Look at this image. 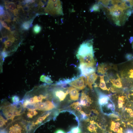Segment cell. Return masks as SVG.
I'll list each match as a JSON object with an SVG mask.
<instances>
[{"label": "cell", "mask_w": 133, "mask_h": 133, "mask_svg": "<svg viewBox=\"0 0 133 133\" xmlns=\"http://www.w3.org/2000/svg\"><path fill=\"white\" fill-rule=\"evenodd\" d=\"M113 5L108 8L109 14L116 25L120 26L123 23L132 13L131 7L124 5L120 0H112Z\"/></svg>", "instance_id": "6da1fadb"}, {"label": "cell", "mask_w": 133, "mask_h": 133, "mask_svg": "<svg viewBox=\"0 0 133 133\" xmlns=\"http://www.w3.org/2000/svg\"><path fill=\"white\" fill-rule=\"evenodd\" d=\"M1 115L7 120H14L15 117L22 115L25 108L20 102L16 104H10L7 101H3L0 108Z\"/></svg>", "instance_id": "7a4b0ae2"}, {"label": "cell", "mask_w": 133, "mask_h": 133, "mask_svg": "<svg viewBox=\"0 0 133 133\" xmlns=\"http://www.w3.org/2000/svg\"><path fill=\"white\" fill-rule=\"evenodd\" d=\"M0 133H28V123L20 117L9 123Z\"/></svg>", "instance_id": "3957f363"}, {"label": "cell", "mask_w": 133, "mask_h": 133, "mask_svg": "<svg viewBox=\"0 0 133 133\" xmlns=\"http://www.w3.org/2000/svg\"><path fill=\"white\" fill-rule=\"evenodd\" d=\"M45 14L51 15H63V9L61 1L60 0H49L45 8Z\"/></svg>", "instance_id": "277c9868"}, {"label": "cell", "mask_w": 133, "mask_h": 133, "mask_svg": "<svg viewBox=\"0 0 133 133\" xmlns=\"http://www.w3.org/2000/svg\"><path fill=\"white\" fill-rule=\"evenodd\" d=\"M92 54H94L92 41L88 40L83 42L80 45L76 56L77 58Z\"/></svg>", "instance_id": "5b68a950"}, {"label": "cell", "mask_w": 133, "mask_h": 133, "mask_svg": "<svg viewBox=\"0 0 133 133\" xmlns=\"http://www.w3.org/2000/svg\"><path fill=\"white\" fill-rule=\"evenodd\" d=\"M68 83L71 86L81 90L85 88L87 84V82L85 77L83 76L69 82Z\"/></svg>", "instance_id": "8992f818"}, {"label": "cell", "mask_w": 133, "mask_h": 133, "mask_svg": "<svg viewBox=\"0 0 133 133\" xmlns=\"http://www.w3.org/2000/svg\"><path fill=\"white\" fill-rule=\"evenodd\" d=\"M77 58L79 61L80 64H84L88 66H94L96 64V61L94 58V54H90Z\"/></svg>", "instance_id": "52a82bcc"}, {"label": "cell", "mask_w": 133, "mask_h": 133, "mask_svg": "<svg viewBox=\"0 0 133 133\" xmlns=\"http://www.w3.org/2000/svg\"><path fill=\"white\" fill-rule=\"evenodd\" d=\"M79 68L81 74L87 76L95 72L96 70L94 66H88L83 64H80Z\"/></svg>", "instance_id": "ba28073f"}, {"label": "cell", "mask_w": 133, "mask_h": 133, "mask_svg": "<svg viewBox=\"0 0 133 133\" xmlns=\"http://www.w3.org/2000/svg\"><path fill=\"white\" fill-rule=\"evenodd\" d=\"M68 93V90L65 92L61 89H57L54 90L53 94L55 98L61 101L64 100Z\"/></svg>", "instance_id": "9c48e42d"}, {"label": "cell", "mask_w": 133, "mask_h": 133, "mask_svg": "<svg viewBox=\"0 0 133 133\" xmlns=\"http://www.w3.org/2000/svg\"><path fill=\"white\" fill-rule=\"evenodd\" d=\"M112 68V66L111 65L106 63H102L98 65L97 72L101 74H104L108 70Z\"/></svg>", "instance_id": "30bf717a"}, {"label": "cell", "mask_w": 133, "mask_h": 133, "mask_svg": "<svg viewBox=\"0 0 133 133\" xmlns=\"http://www.w3.org/2000/svg\"><path fill=\"white\" fill-rule=\"evenodd\" d=\"M68 90L71 100H76L78 99L79 93L78 90L74 87L70 86L68 88Z\"/></svg>", "instance_id": "8fae6325"}, {"label": "cell", "mask_w": 133, "mask_h": 133, "mask_svg": "<svg viewBox=\"0 0 133 133\" xmlns=\"http://www.w3.org/2000/svg\"><path fill=\"white\" fill-rule=\"evenodd\" d=\"M98 76L94 72L87 76V84L91 89L92 88V85L94 83Z\"/></svg>", "instance_id": "7c38bea8"}, {"label": "cell", "mask_w": 133, "mask_h": 133, "mask_svg": "<svg viewBox=\"0 0 133 133\" xmlns=\"http://www.w3.org/2000/svg\"><path fill=\"white\" fill-rule=\"evenodd\" d=\"M109 100V98L108 96L101 93L100 94L99 103L101 106L107 103Z\"/></svg>", "instance_id": "4fadbf2b"}, {"label": "cell", "mask_w": 133, "mask_h": 133, "mask_svg": "<svg viewBox=\"0 0 133 133\" xmlns=\"http://www.w3.org/2000/svg\"><path fill=\"white\" fill-rule=\"evenodd\" d=\"M9 39L6 41L4 43V48H3L2 51L6 50V49L8 47L11 46L15 41V38L12 34H10L8 35Z\"/></svg>", "instance_id": "5bb4252c"}, {"label": "cell", "mask_w": 133, "mask_h": 133, "mask_svg": "<svg viewBox=\"0 0 133 133\" xmlns=\"http://www.w3.org/2000/svg\"><path fill=\"white\" fill-rule=\"evenodd\" d=\"M117 76L118 77L117 79H110V82L114 86L119 88H122V84L121 80L118 74Z\"/></svg>", "instance_id": "9a60e30c"}, {"label": "cell", "mask_w": 133, "mask_h": 133, "mask_svg": "<svg viewBox=\"0 0 133 133\" xmlns=\"http://www.w3.org/2000/svg\"><path fill=\"white\" fill-rule=\"evenodd\" d=\"M91 102V100L89 96L87 95L84 92L82 93L80 104L83 106H85L88 102Z\"/></svg>", "instance_id": "2e32d148"}, {"label": "cell", "mask_w": 133, "mask_h": 133, "mask_svg": "<svg viewBox=\"0 0 133 133\" xmlns=\"http://www.w3.org/2000/svg\"><path fill=\"white\" fill-rule=\"evenodd\" d=\"M5 4L6 9H9V10L13 12L16 9V5L15 3L14 2L5 1Z\"/></svg>", "instance_id": "e0dca14e"}, {"label": "cell", "mask_w": 133, "mask_h": 133, "mask_svg": "<svg viewBox=\"0 0 133 133\" xmlns=\"http://www.w3.org/2000/svg\"><path fill=\"white\" fill-rule=\"evenodd\" d=\"M104 75L100 76V83L99 87L100 88L103 90L109 91V89L106 87L105 82L104 80Z\"/></svg>", "instance_id": "ac0fdd59"}, {"label": "cell", "mask_w": 133, "mask_h": 133, "mask_svg": "<svg viewBox=\"0 0 133 133\" xmlns=\"http://www.w3.org/2000/svg\"><path fill=\"white\" fill-rule=\"evenodd\" d=\"M40 80L43 82L48 83H51L53 82L51 78L49 76H46L43 75L41 76Z\"/></svg>", "instance_id": "d6986e66"}, {"label": "cell", "mask_w": 133, "mask_h": 133, "mask_svg": "<svg viewBox=\"0 0 133 133\" xmlns=\"http://www.w3.org/2000/svg\"><path fill=\"white\" fill-rule=\"evenodd\" d=\"M31 23L30 20L25 21L21 25V28L23 30H28L30 28V25Z\"/></svg>", "instance_id": "ffe728a7"}, {"label": "cell", "mask_w": 133, "mask_h": 133, "mask_svg": "<svg viewBox=\"0 0 133 133\" xmlns=\"http://www.w3.org/2000/svg\"><path fill=\"white\" fill-rule=\"evenodd\" d=\"M41 30V27L38 24L35 25L33 27V32L35 34L39 33Z\"/></svg>", "instance_id": "44dd1931"}, {"label": "cell", "mask_w": 133, "mask_h": 133, "mask_svg": "<svg viewBox=\"0 0 133 133\" xmlns=\"http://www.w3.org/2000/svg\"><path fill=\"white\" fill-rule=\"evenodd\" d=\"M80 105L79 102H77L72 104L70 106L74 108L78 111H81L82 109V107Z\"/></svg>", "instance_id": "7402d4cb"}, {"label": "cell", "mask_w": 133, "mask_h": 133, "mask_svg": "<svg viewBox=\"0 0 133 133\" xmlns=\"http://www.w3.org/2000/svg\"><path fill=\"white\" fill-rule=\"evenodd\" d=\"M3 16L6 22L8 23L11 22V17L7 11H5V13Z\"/></svg>", "instance_id": "603a6c76"}, {"label": "cell", "mask_w": 133, "mask_h": 133, "mask_svg": "<svg viewBox=\"0 0 133 133\" xmlns=\"http://www.w3.org/2000/svg\"><path fill=\"white\" fill-rule=\"evenodd\" d=\"M71 133H81V131L80 128L78 126L72 127L71 129Z\"/></svg>", "instance_id": "cb8c5ba5"}, {"label": "cell", "mask_w": 133, "mask_h": 133, "mask_svg": "<svg viewBox=\"0 0 133 133\" xmlns=\"http://www.w3.org/2000/svg\"><path fill=\"white\" fill-rule=\"evenodd\" d=\"M90 123L91 124L88 127L87 129L88 130L91 132L94 131H96V128L94 124V122H92V121Z\"/></svg>", "instance_id": "d4e9b609"}, {"label": "cell", "mask_w": 133, "mask_h": 133, "mask_svg": "<svg viewBox=\"0 0 133 133\" xmlns=\"http://www.w3.org/2000/svg\"><path fill=\"white\" fill-rule=\"evenodd\" d=\"M7 122L1 115H0V127L2 128L5 126Z\"/></svg>", "instance_id": "484cf974"}, {"label": "cell", "mask_w": 133, "mask_h": 133, "mask_svg": "<svg viewBox=\"0 0 133 133\" xmlns=\"http://www.w3.org/2000/svg\"><path fill=\"white\" fill-rule=\"evenodd\" d=\"M12 100L13 103V104H16L19 102V97L17 95H15L12 97Z\"/></svg>", "instance_id": "4316f807"}, {"label": "cell", "mask_w": 133, "mask_h": 133, "mask_svg": "<svg viewBox=\"0 0 133 133\" xmlns=\"http://www.w3.org/2000/svg\"><path fill=\"white\" fill-rule=\"evenodd\" d=\"M125 97L121 96L119 97L118 98V103L119 107H122L124 103V100Z\"/></svg>", "instance_id": "83f0119b"}, {"label": "cell", "mask_w": 133, "mask_h": 133, "mask_svg": "<svg viewBox=\"0 0 133 133\" xmlns=\"http://www.w3.org/2000/svg\"><path fill=\"white\" fill-rule=\"evenodd\" d=\"M108 102L107 103V105L106 106L107 109L108 110H114V105L111 102H109L108 103Z\"/></svg>", "instance_id": "f1b7e54d"}, {"label": "cell", "mask_w": 133, "mask_h": 133, "mask_svg": "<svg viewBox=\"0 0 133 133\" xmlns=\"http://www.w3.org/2000/svg\"><path fill=\"white\" fill-rule=\"evenodd\" d=\"M91 11H98L100 10V6L99 5L97 4H94L91 9Z\"/></svg>", "instance_id": "f546056e"}, {"label": "cell", "mask_w": 133, "mask_h": 133, "mask_svg": "<svg viewBox=\"0 0 133 133\" xmlns=\"http://www.w3.org/2000/svg\"><path fill=\"white\" fill-rule=\"evenodd\" d=\"M1 57L2 58L3 60L8 56V52L6 51H2L1 53Z\"/></svg>", "instance_id": "4dcf8cb0"}, {"label": "cell", "mask_w": 133, "mask_h": 133, "mask_svg": "<svg viewBox=\"0 0 133 133\" xmlns=\"http://www.w3.org/2000/svg\"><path fill=\"white\" fill-rule=\"evenodd\" d=\"M0 23H1L3 27L4 28H5L6 29L10 31L11 29L10 27L7 26V24L6 23L0 21Z\"/></svg>", "instance_id": "1f68e13d"}, {"label": "cell", "mask_w": 133, "mask_h": 133, "mask_svg": "<svg viewBox=\"0 0 133 133\" xmlns=\"http://www.w3.org/2000/svg\"><path fill=\"white\" fill-rule=\"evenodd\" d=\"M21 9L23 12H28L31 9L30 6L26 5H25L24 7H22Z\"/></svg>", "instance_id": "d6a6232c"}, {"label": "cell", "mask_w": 133, "mask_h": 133, "mask_svg": "<svg viewBox=\"0 0 133 133\" xmlns=\"http://www.w3.org/2000/svg\"><path fill=\"white\" fill-rule=\"evenodd\" d=\"M4 7L3 5H0V16H2L4 14L5 11L3 9Z\"/></svg>", "instance_id": "836d02e7"}, {"label": "cell", "mask_w": 133, "mask_h": 133, "mask_svg": "<svg viewBox=\"0 0 133 133\" xmlns=\"http://www.w3.org/2000/svg\"><path fill=\"white\" fill-rule=\"evenodd\" d=\"M126 58L128 61H131L133 58V56L130 54H127L126 56Z\"/></svg>", "instance_id": "e575fe53"}, {"label": "cell", "mask_w": 133, "mask_h": 133, "mask_svg": "<svg viewBox=\"0 0 133 133\" xmlns=\"http://www.w3.org/2000/svg\"><path fill=\"white\" fill-rule=\"evenodd\" d=\"M111 130L115 132L118 133L119 132L120 130V129H119V128L116 127H115L112 129H111Z\"/></svg>", "instance_id": "d590c367"}, {"label": "cell", "mask_w": 133, "mask_h": 133, "mask_svg": "<svg viewBox=\"0 0 133 133\" xmlns=\"http://www.w3.org/2000/svg\"><path fill=\"white\" fill-rule=\"evenodd\" d=\"M54 133H66L63 130L61 129H58Z\"/></svg>", "instance_id": "8d00e7d4"}, {"label": "cell", "mask_w": 133, "mask_h": 133, "mask_svg": "<svg viewBox=\"0 0 133 133\" xmlns=\"http://www.w3.org/2000/svg\"><path fill=\"white\" fill-rule=\"evenodd\" d=\"M14 15L16 16H17L18 14V10L17 9H16L13 11Z\"/></svg>", "instance_id": "74e56055"}, {"label": "cell", "mask_w": 133, "mask_h": 133, "mask_svg": "<svg viewBox=\"0 0 133 133\" xmlns=\"http://www.w3.org/2000/svg\"><path fill=\"white\" fill-rule=\"evenodd\" d=\"M113 123L115 127L118 128L120 126V124L119 122L114 123L113 122Z\"/></svg>", "instance_id": "f35d334b"}, {"label": "cell", "mask_w": 133, "mask_h": 133, "mask_svg": "<svg viewBox=\"0 0 133 133\" xmlns=\"http://www.w3.org/2000/svg\"><path fill=\"white\" fill-rule=\"evenodd\" d=\"M125 133H133V130L129 129L126 131Z\"/></svg>", "instance_id": "ab89813d"}, {"label": "cell", "mask_w": 133, "mask_h": 133, "mask_svg": "<svg viewBox=\"0 0 133 133\" xmlns=\"http://www.w3.org/2000/svg\"><path fill=\"white\" fill-rule=\"evenodd\" d=\"M0 21L3 22L5 21V19L3 15L0 16Z\"/></svg>", "instance_id": "60d3db41"}, {"label": "cell", "mask_w": 133, "mask_h": 133, "mask_svg": "<svg viewBox=\"0 0 133 133\" xmlns=\"http://www.w3.org/2000/svg\"><path fill=\"white\" fill-rule=\"evenodd\" d=\"M91 103V102H88L86 104L85 106L87 107H88L90 106Z\"/></svg>", "instance_id": "b9f144b4"}, {"label": "cell", "mask_w": 133, "mask_h": 133, "mask_svg": "<svg viewBox=\"0 0 133 133\" xmlns=\"http://www.w3.org/2000/svg\"><path fill=\"white\" fill-rule=\"evenodd\" d=\"M35 0H29V2L30 3H32L35 1Z\"/></svg>", "instance_id": "7bdbcfd3"}, {"label": "cell", "mask_w": 133, "mask_h": 133, "mask_svg": "<svg viewBox=\"0 0 133 133\" xmlns=\"http://www.w3.org/2000/svg\"><path fill=\"white\" fill-rule=\"evenodd\" d=\"M131 40H130V41H131L132 44V47L133 49V37H132V38H131Z\"/></svg>", "instance_id": "ee69618b"}, {"label": "cell", "mask_w": 133, "mask_h": 133, "mask_svg": "<svg viewBox=\"0 0 133 133\" xmlns=\"http://www.w3.org/2000/svg\"><path fill=\"white\" fill-rule=\"evenodd\" d=\"M117 133H123L122 128H120V131L119 132Z\"/></svg>", "instance_id": "f6af8a7d"}, {"label": "cell", "mask_w": 133, "mask_h": 133, "mask_svg": "<svg viewBox=\"0 0 133 133\" xmlns=\"http://www.w3.org/2000/svg\"><path fill=\"white\" fill-rule=\"evenodd\" d=\"M26 17L27 19H29L30 18V17L29 15H27L26 16Z\"/></svg>", "instance_id": "bcb514c9"}, {"label": "cell", "mask_w": 133, "mask_h": 133, "mask_svg": "<svg viewBox=\"0 0 133 133\" xmlns=\"http://www.w3.org/2000/svg\"><path fill=\"white\" fill-rule=\"evenodd\" d=\"M111 116L112 117H117V116L116 115L113 114L111 115Z\"/></svg>", "instance_id": "7dc6e473"}, {"label": "cell", "mask_w": 133, "mask_h": 133, "mask_svg": "<svg viewBox=\"0 0 133 133\" xmlns=\"http://www.w3.org/2000/svg\"><path fill=\"white\" fill-rule=\"evenodd\" d=\"M0 31H1L2 29V28H3V26L2 25V24H1V23H0Z\"/></svg>", "instance_id": "c3c4849f"}, {"label": "cell", "mask_w": 133, "mask_h": 133, "mask_svg": "<svg viewBox=\"0 0 133 133\" xmlns=\"http://www.w3.org/2000/svg\"><path fill=\"white\" fill-rule=\"evenodd\" d=\"M33 24H31L30 25V28L31 27H33Z\"/></svg>", "instance_id": "681fc988"}, {"label": "cell", "mask_w": 133, "mask_h": 133, "mask_svg": "<svg viewBox=\"0 0 133 133\" xmlns=\"http://www.w3.org/2000/svg\"><path fill=\"white\" fill-rule=\"evenodd\" d=\"M105 133H112L111 132H106Z\"/></svg>", "instance_id": "f907efd6"}, {"label": "cell", "mask_w": 133, "mask_h": 133, "mask_svg": "<svg viewBox=\"0 0 133 133\" xmlns=\"http://www.w3.org/2000/svg\"></svg>", "instance_id": "816d5d0a"}]
</instances>
